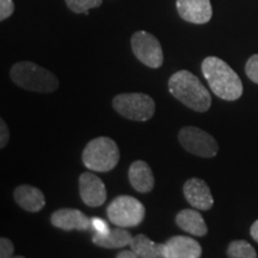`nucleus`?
Segmentation results:
<instances>
[{
    "mask_svg": "<svg viewBox=\"0 0 258 258\" xmlns=\"http://www.w3.org/2000/svg\"><path fill=\"white\" fill-rule=\"evenodd\" d=\"M201 70L209 88L224 101H237L243 95V83L231 66L220 57L208 56L202 61Z\"/></svg>",
    "mask_w": 258,
    "mask_h": 258,
    "instance_id": "nucleus-1",
    "label": "nucleus"
},
{
    "mask_svg": "<svg viewBox=\"0 0 258 258\" xmlns=\"http://www.w3.org/2000/svg\"><path fill=\"white\" fill-rule=\"evenodd\" d=\"M167 85L171 95L191 110L205 112L211 108V93L198 77L189 71L182 70L173 73Z\"/></svg>",
    "mask_w": 258,
    "mask_h": 258,
    "instance_id": "nucleus-2",
    "label": "nucleus"
},
{
    "mask_svg": "<svg viewBox=\"0 0 258 258\" xmlns=\"http://www.w3.org/2000/svg\"><path fill=\"white\" fill-rule=\"evenodd\" d=\"M10 76L16 85L28 91L50 93L59 88V79L55 74L30 61L15 63Z\"/></svg>",
    "mask_w": 258,
    "mask_h": 258,
    "instance_id": "nucleus-3",
    "label": "nucleus"
},
{
    "mask_svg": "<svg viewBox=\"0 0 258 258\" xmlns=\"http://www.w3.org/2000/svg\"><path fill=\"white\" fill-rule=\"evenodd\" d=\"M83 163L89 170L108 172L114 170L120 160V148L110 138L99 137L86 145L82 156Z\"/></svg>",
    "mask_w": 258,
    "mask_h": 258,
    "instance_id": "nucleus-4",
    "label": "nucleus"
},
{
    "mask_svg": "<svg viewBox=\"0 0 258 258\" xmlns=\"http://www.w3.org/2000/svg\"><path fill=\"white\" fill-rule=\"evenodd\" d=\"M112 108L132 121H148L156 111V103L146 93H121L112 99Z\"/></svg>",
    "mask_w": 258,
    "mask_h": 258,
    "instance_id": "nucleus-5",
    "label": "nucleus"
},
{
    "mask_svg": "<svg viewBox=\"0 0 258 258\" xmlns=\"http://www.w3.org/2000/svg\"><path fill=\"white\" fill-rule=\"evenodd\" d=\"M146 209L145 206L133 196H117L106 208V215L111 224L118 227H135L143 222Z\"/></svg>",
    "mask_w": 258,
    "mask_h": 258,
    "instance_id": "nucleus-6",
    "label": "nucleus"
},
{
    "mask_svg": "<svg viewBox=\"0 0 258 258\" xmlns=\"http://www.w3.org/2000/svg\"><path fill=\"white\" fill-rule=\"evenodd\" d=\"M179 144L186 152L201 158H213L219 152V145L214 137L198 127H183L178 133Z\"/></svg>",
    "mask_w": 258,
    "mask_h": 258,
    "instance_id": "nucleus-7",
    "label": "nucleus"
},
{
    "mask_svg": "<svg viewBox=\"0 0 258 258\" xmlns=\"http://www.w3.org/2000/svg\"><path fill=\"white\" fill-rule=\"evenodd\" d=\"M132 49L137 59L150 69H159L164 62L160 42L154 35L140 30L134 32L131 40Z\"/></svg>",
    "mask_w": 258,
    "mask_h": 258,
    "instance_id": "nucleus-8",
    "label": "nucleus"
},
{
    "mask_svg": "<svg viewBox=\"0 0 258 258\" xmlns=\"http://www.w3.org/2000/svg\"><path fill=\"white\" fill-rule=\"evenodd\" d=\"M79 194L82 201L89 207H99L106 201L105 184L91 172H84L79 176Z\"/></svg>",
    "mask_w": 258,
    "mask_h": 258,
    "instance_id": "nucleus-9",
    "label": "nucleus"
},
{
    "mask_svg": "<svg viewBox=\"0 0 258 258\" xmlns=\"http://www.w3.org/2000/svg\"><path fill=\"white\" fill-rule=\"evenodd\" d=\"M176 9L183 21L192 24H206L212 19L211 0H176Z\"/></svg>",
    "mask_w": 258,
    "mask_h": 258,
    "instance_id": "nucleus-10",
    "label": "nucleus"
},
{
    "mask_svg": "<svg viewBox=\"0 0 258 258\" xmlns=\"http://www.w3.org/2000/svg\"><path fill=\"white\" fill-rule=\"evenodd\" d=\"M183 192L189 205L199 211H209L214 205V199L208 184L198 177L186 180L183 186Z\"/></svg>",
    "mask_w": 258,
    "mask_h": 258,
    "instance_id": "nucleus-11",
    "label": "nucleus"
},
{
    "mask_svg": "<svg viewBox=\"0 0 258 258\" xmlns=\"http://www.w3.org/2000/svg\"><path fill=\"white\" fill-rule=\"evenodd\" d=\"M50 222L54 227L70 231H89L92 228L91 219L78 209L63 208L54 212L50 217Z\"/></svg>",
    "mask_w": 258,
    "mask_h": 258,
    "instance_id": "nucleus-12",
    "label": "nucleus"
},
{
    "mask_svg": "<svg viewBox=\"0 0 258 258\" xmlns=\"http://www.w3.org/2000/svg\"><path fill=\"white\" fill-rule=\"evenodd\" d=\"M201 254V245L185 235H176L164 243V258H199Z\"/></svg>",
    "mask_w": 258,
    "mask_h": 258,
    "instance_id": "nucleus-13",
    "label": "nucleus"
},
{
    "mask_svg": "<svg viewBox=\"0 0 258 258\" xmlns=\"http://www.w3.org/2000/svg\"><path fill=\"white\" fill-rule=\"evenodd\" d=\"M15 201L21 208L30 213H37L46 206L43 192L36 186L19 185L14 191Z\"/></svg>",
    "mask_w": 258,
    "mask_h": 258,
    "instance_id": "nucleus-14",
    "label": "nucleus"
},
{
    "mask_svg": "<svg viewBox=\"0 0 258 258\" xmlns=\"http://www.w3.org/2000/svg\"><path fill=\"white\" fill-rule=\"evenodd\" d=\"M129 183L141 194L152 191L154 188V176L146 161L137 160L132 164L128 171Z\"/></svg>",
    "mask_w": 258,
    "mask_h": 258,
    "instance_id": "nucleus-15",
    "label": "nucleus"
},
{
    "mask_svg": "<svg viewBox=\"0 0 258 258\" xmlns=\"http://www.w3.org/2000/svg\"><path fill=\"white\" fill-rule=\"evenodd\" d=\"M176 224L185 233L203 237L207 234L208 227L203 217L195 209H183L176 215Z\"/></svg>",
    "mask_w": 258,
    "mask_h": 258,
    "instance_id": "nucleus-16",
    "label": "nucleus"
},
{
    "mask_svg": "<svg viewBox=\"0 0 258 258\" xmlns=\"http://www.w3.org/2000/svg\"><path fill=\"white\" fill-rule=\"evenodd\" d=\"M132 234L128 231L123 230V227L112 228L110 232L106 234L95 233L92 235L93 244L97 246L104 247V249H118V247H124L127 245H131Z\"/></svg>",
    "mask_w": 258,
    "mask_h": 258,
    "instance_id": "nucleus-17",
    "label": "nucleus"
},
{
    "mask_svg": "<svg viewBox=\"0 0 258 258\" xmlns=\"http://www.w3.org/2000/svg\"><path fill=\"white\" fill-rule=\"evenodd\" d=\"M131 249L141 258H164V244L154 243L145 234L133 237Z\"/></svg>",
    "mask_w": 258,
    "mask_h": 258,
    "instance_id": "nucleus-18",
    "label": "nucleus"
},
{
    "mask_svg": "<svg viewBox=\"0 0 258 258\" xmlns=\"http://www.w3.org/2000/svg\"><path fill=\"white\" fill-rule=\"evenodd\" d=\"M227 256L230 258H256L254 247L246 240H233L227 247Z\"/></svg>",
    "mask_w": 258,
    "mask_h": 258,
    "instance_id": "nucleus-19",
    "label": "nucleus"
},
{
    "mask_svg": "<svg viewBox=\"0 0 258 258\" xmlns=\"http://www.w3.org/2000/svg\"><path fill=\"white\" fill-rule=\"evenodd\" d=\"M64 3L74 14H84L91 9L99 8L103 0H64Z\"/></svg>",
    "mask_w": 258,
    "mask_h": 258,
    "instance_id": "nucleus-20",
    "label": "nucleus"
},
{
    "mask_svg": "<svg viewBox=\"0 0 258 258\" xmlns=\"http://www.w3.org/2000/svg\"><path fill=\"white\" fill-rule=\"evenodd\" d=\"M245 72L251 82L258 84V54H254L245 64Z\"/></svg>",
    "mask_w": 258,
    "mask_h": 258,
    "instance_id": "nucleus-21",
    "label": "nucleus"
},
{
    "mask_svg": "<svg viewBox=\"0 0 258 258\" xmlns=\"http://www.w3.org/2000/svg\"><path fill=\"white\" fill-rule=\"evenodd\" d=\"M15 256V245L9 238H0V257L10 258Z\"/></svg>",
    "mask_w": 258,
    "mask_h": 258,
    "instance_id": "nucleus-22",
    "label": "nucleus"
},
{
    "mask_svg": "<svg viewBox=\"0 0 258 258\" xmlns=\"http://www.w3.org/2000/svg\"><path fill=\"white\" fill-rule=\"evenodd\" d=\"M15 11L14 0H0V21H5Z\"/></svg>",
    "mask_w": 258,
    "mask_h": 258,
    "instance_id": "nucleus-23",
    "label": "nucleus"
},
{
    "mask_svg": "<svg viewBox=\"0 0 258 258\" xmlns=\"http://www.w3.org/2000/svg\"><path fill=\"white\" fill-rule=\"evenodd\" d=\"M91 225H92V230L95 231V233L104 235L110 232V227H109L108 222L103 220L101 218H92Z\"/></svg>",
    "mask_w": 258,
    "mask_h": 258,
    "instance_id": "nucleus-24",
    "label": "nucleus"
},
{
    "mask_svg": "<svg viewBox=\"0 0 258 258\" xmlns=\"http://www.w3.org/2000/svg\"><path fill=\"white\" fill-rule=\"evenodd\" d=\"M10 132L8 124L5 123L4 120L0 121V147L4 148L9 143Z\"/></svg>",
    "mask_w": 258,
    "mask_h": 258,
    "instance_id": "nucleus-25",
    "label": "nucleus"
},
{
    "mask_svg": "<svg viewBox=\"0 0 258 258\" xmlns=\"http://www.w3.org/2000/svg\"><path fill=\"white\" fill-rule=\"evenodd\" d=\"M116 257L117 258H138V254L134 252L133 250L131 251H121V252H118L117 254H116Z\"/></svg>",
    "mask_w": 258,
    "mask_h": 258,
    "instance_id": "nucleus-26",
    "label": "nucleus"
},
{
    "mask_svg": "<svg viewBox=\"0 0 258 258\" xmlns=\"http://www.w3.org/2000/svg\"><path fill=\"white\" fill-rule=\"evenodd\" d=\"M250 234H251V237L253 238V240H256L258 243V220L254 221L252 226H251Z\"/></svg>",
    "mask_w": 258,
    "mask_h": 258,
    "instance_id": "nucleus-27",
    "label": "nucleus"
}]
</instances>
